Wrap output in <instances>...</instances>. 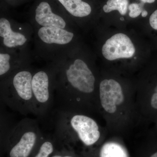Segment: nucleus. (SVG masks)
<instances>
[{
	"label": "nucleus",
	"mask_w": 157,
	"mask_h": 157,
	"mask_svg": "<svg viewBox=\"0 0 157 157\" xmlns=\"http://www.w3.org/2000/svg\"><path fill=\"white\" fill-rule=\"evenodd\" d=\"M148 157H157V151L152 153Z\"/></svg>",
	"instance_id": "412c9836"
},
{
	"label": "nucleus",
	"mask_w": 157,
	"mask_h": 157,
	"mask_svg": "<svg viewBox=\"0 0 157 157\" xmlns=\"http://www.w3.org/2000/svg\"><path fill=\"white\" fill-rule=\"evenodd\" d=\"M55 122L54 137L58 141L68 144L78 140L90 147L98 143L101 137L97 122L82 113L57 110Z\"/></svg>",
	"instance_id": "f257e3e1"
},
{
	"label": "nucleus",
	"mask_w": 157,
	"mask_h": 157,
	"mask_svg": "<svg viewBox=\"0 0 157 157\" xmlns=\"http://www.w3.org/2000/svg\"><path fill=\"white\" fill-rule=\"evenodd\" d=\"M129 15L132 18H136L141 14L142 11L141 4L132 3L128 6Z\"/></svg>",
	"instance_id": "2eb2a0df"
},
{
	"label": "nucleus",
	"mask_w": 157,
	"mask_h": 157,
	"mask_svg": "<svg viewBox=\"0 0 157 157\" xmlns=\"http://www.w3.org/2000/svg\"><path fill=\"white\" fill-rule=\"evenodd\" d=\"M0 36L6 47L13 48L23 45L27 39L23 34L14 32L11 29L9 21L4 17L0 19Z\"/></svg>",
	"instance_id": "1a4fd4ad"
},
{
	"label": "nucleus",
	"mask_w": 157,
	"mask_h": 157,
	"mask_svg": "<svg viewBox=\"0 0 157 157\" xmlns=\"http://www.w3.org/2000/svg\"><path fill=\"white\" fill-rule=\"evenodd\" d=\"M33 76L30 71L23 70L15 73L8 84L1 91V99L4 104L21 114L35 115L32 89Z\"/></svg>",
	"instance_id": "f03ea898"
},
{
	"label": "nucleus",
	"mask_w": 157,
	"mask_h": 157,
	"mask_svg": "<svg viewBox=\"0 0 157 157\" xmlns=\"http://www.w3.org/2000/svg\"><path fill=\"white\" fill-rule=\"evenodd\" d=\"M54 150V144L52 139L44 136L37 153L34 157H50Z\"/></svg>",
	"instance_id": "ddd939ff"
},
{
	"label": "nucleus",
	"mask_w": 157,
	"mask_h": 157,
	"mask_svg": "<svg viewBox=\"0 0 157 157\" xmlns=\"http://www.w3.org/2000/svg\"><path fill=\"white\" fill-rule=\"evenodd\" d=\"M149 23L152 28L157 30V9L151 15Z\"/></svg>",
	"instance_id": "dca6fc26"
},
{
	"label": "nucleus",
	"mask_w": 157,
	"mask_h": 157,
	"mask_svg": "<svg viewBox=\"0 0 157 157\" xmlns=\"http://www.w3.org/2000/svg\"><path fill=\"white\" fill-rule=\"evenodd\" d=\"M120 19L121 21H124V20L123 17H121Z\"/></svg>",
	"instance_id": "4be33fe9"
},
{
	"label": "nucleus",
	"mask_w": 157,
	"mask_h": 157,
	"mask_svg": "<svg viewBox=\"0 0 157 157\" xmlns=\"http://www.w3.org/2000/svg\"><path fill=\"white\" fill-rule=\"evenodd\" d=\"M10 56L7 53L0 54V75L1 76L8 74L11 70Z\"/></svg>",
	"instance_id": "4468645a"
},
{
	"label": "nucleus",
	"mask_w": 157,
	"mask_h": 157,
	"mask_svg": "<svg viewBox=\"0 0 157 157\" xmlns=\"http://www.w3.org/2000/svg\"><path fill=\"white\" fill-rule=\"evenodd\" d=\"M99 157H129L128 151L120 143L108 141L101 146L98 152Z\"/></svg>",
	"instance_id": "9b49d317"
},
{
	"label": "nucleus",
	"mask_w": 157,
	"mask_h": 157,
	"mask_svg": "<svg viewBox=\"0 0 157 157\" xmlns=\"http://www.w3.org/2000/svg\"><path fill=\"white\" fill-rule=\"evenodd\" d=\"M128 0H108L103 7V10L106 13L117 10L121 15H124L128 9Z\"/></svg>",
	"instance_id": "f8f14e48"
},
{
	"label": "nucleus",
	"mask_w": 157,
	"mask_h": 157,
	"mask_svg": "<svg viewBox=\"0 0 157 157\" xmlns=\"http://www.w3.org/2000/svg\"><path fill=\"white\" fill-rule=\"evenodd\" d=\"M102 53L104 57L109 61L130 58L135 55V48L129 37L120 33L107 39L102 47Z\"/></svg>",
	"instance_id": "423d86ee"
},
{
	"label": "nucleus",
	"mask_w": 157,
	"mask_h": 157,
	"mask_svg": "<svg viewBox=\"0 0 157 157\" xmlns=\"http://www.w3.org/2000/svg\"><path fill=\"white\" fill-rule=\"evenodd\" d=\"M43 134L36 120H21L7 134L11 144L9 157H30L42 142Z\"/></svg>",
	"instance_id": "7ed1b4c3"
},
{
	"label": "nucleus",
	"mask_w": 157,
	"mask_h": 157,
	"mask_svg": "<svg viewBox=\"0 0 157 157\" xmlns=\"http://www.w3.org/2000/svg\"><path fill=\"white\" fill-rule=\"evenodd\" d=\"M99 100L105 112L113 114L123 103L124 97L121 86L113 79H105L100 83Z\"/></svg>",
	"instance_id": "39448f33"
},
{
	"label": "nucleus",
	"mask_w": 157,
	"mask_h": 157,
	"mask_svg": "<svg viewBox=\"0 0 157 157\" xmlns=\"http://www.w3.org/2000/svg\"><path fill=\"white\" fill-rule=\"evenodd\" d=\"M32 89L35 115L45 117L50 112L55 101L48 73L42 70L35 73L32 79Z\"/></svg>",
	"instance_id": "20e7f679"
},
{
	"label": "nucleus",
	"mask_w": 157,
	"mask_h": 157,
	"mask_svg": "<svg viewBox=\"0 0 157 157\" xmlns=\"http://www.w3.org/2000/svg\"><path fill=\"white\" fill-rule=\"evenodd\" d=\"M70 14L76 17H84L90 14L89 4L82 0H58Z\"/></svg>",
	"instance_id": "9d476101"
},
{
	"label": "nucleus",
	"mask_w": 157,
	"mask_h": 157,
	"mask_svg": "<svg viewBox=\"0 0 157 157\" xmlns=\"http://www.w3.org/2000/svg\"><path fill=\"white\" fill-rule=\"evenodd\" d=\"M40 39L47 44L65 45L70 43L73 39L74 34L59 28L55 27H42L38 33Z\"/></svg>",
	"instance_id": "6e6552de"
},
{
	"label": "nucleus",
	"mask_w": 157,
	"mask_h": 157,
	"mask_svg": "<svg viewBox=\"0 0 157 157\" xmlns=\"http://www.w3.org/2000/svg\"><path fill=\"white\" fill-rule=\"evenodd\" d=\"M150 104L152 108L157 109V85L151 98Z\"/></svg>",
	"instance_id": "f3484780"
},
{
	"label": "nucleus",
	"mask_w": 157,
	"mask_h": 157,
	"mask_svg": "<svg viewBox=\"0 0 157 157\" xmlns=\"http://www.w3.org/2000/svg\"><path fill=\"white\" fill-rule=\"evenodd\" d=\"M35 18L39 25L43 27H55L64 29L66 26L64 20L52 12L50 5L47 2H42L37 6Z\"/></svg>",
	"instance_id": "0eeeda50"
},
{
	"label": "nucleus",
	"mask_w": 157,
	"mask_h": 157,
	"mask_svg": "<svg viewBox=\"0 0 157 157\" xmlns=\"http://www.w3.org/2000/svg\"><path fill=\"white\" fill-rule=\"evenodd\" d=\"M155 0H141V2L143 3H153L154 2Z\"/></svg>",
	"instance_id": "6ab92c4d"
},
{
	"label": "nucleus",
	"mask_w": 157,
	"mask_h": 157,
	"mask_svg": "<svg viewBox=\"0 0 157 157\" xmlns=\"http://www.w3.org/2000/svg\"><path fill=\"white\" fill-rule=\"evenodd\" d=\"M141 14L142 17H146L147 16V14H148V13H147V11H146V10H143L142 12H141Z\"/></svg>",
	"instance_id": "aec40b11"
},
{
	"label": "nucleus",
	"mask_w": 157,
	"mask_h": 157,
	"mask_svg": "<svg viewBox=\"0 0 157 157\" xmlns=\"http://www.w3.org/2000/svg\"><path fill=\"white\" fill-rule=\"evenodd\" d=\"M51 157H74L72 155L70 154H56L52 156Z\"/></svg>",
	"instance_id": "a211bd4d"
}]
</instances>
